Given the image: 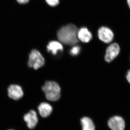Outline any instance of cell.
Returning a JSON list of instances; mask_svg holds the SVG:
<instances>
[{"instance_id": "cell-13", "label": "cell", "mask_w": 130, "mask_h": 130, "mask_svg": "<svg viewBox=\"0 0 130 130\" xmlns=\"http://www.w3.org/2000/svg\"><path fill=\"white\" fill-rule=\"evenodd\" d=\"M80 51H81V47L79 46H74L70 50V54L72 56H76L79 53Z\"/></svg>"}, {"instance_id": "cell-2", "label": "cell", "mask_w": 130, "mask_h": 130, "mask_svg": "<svg viewBox=\"0 0 130 130\" xmlns=\"http://www.w3.org/2000/svg\"><path fill=\"white\" fill-rule=\"evenodd\" d=\"M42 90L47 100L56 101L60 99L61 89L59 84L53 81H47L42 87Z\"/></svg>"}, {"instance_id": "cell-6", "label": "cell", "mask_w": 130, "mask_h": 130, "mask_svg": "<svg viewBox=\"0 0 130 130\" xmlns=\"http://www.w3.org/2000/svg\"><path fill=\"white\" fill-rule=\"evenodd\" d=\"M98 35L100 40L106 43L111 42L114 37L112 31L110 28L106 26H102L99 29Z\"/></svg>"}, {"instance_id": "cell-5", "label": "cell", "mask_w": 130, "mask_h": 130, "mask_svg": "<svg viewBox=\"0 0 130 130\" xmlns=\"http://www.w3.org/2000/svg\"><path fill=\"white\" fill-rule=\"evenodd\" d=\"M125 125L124 120L121 116H112L108 121V127L111 130H124Z\"/></svg>"}, {"instance_id": "cell-18", "label": "cell", "mask_w": 130, "mask_h": 130, "mask_svg": "<svg viewBox=\"0 0 130 130\" xmlns=\"http://www.w3.org/2000/svg\"><path fill=\"white\" fill-rule=\"evenodd\" d=\"M13 130V129H9V130Z\"/></svg>"}, {"instance_id": "cell-16", "label": "cell", "mask_w": 130, "mask_h": 130, "mask_svg": "<svg viewBox=\"0 0 130 130\" xmlns=\"http://www.w3.org/2000/svg\"><path fill=\"white\" fill-rule=\"evenodd\" d=\"M126 78L128 83L130 84V69L128 70L126 75Z\"/></svg>"}, {"instance_id": "cell-7", "label": "cell", "mask_w": 130, "mask_h": 130, "mask_svg": "<svg viewBox=\"0 0 130 130\" xmlns=\"http://www.w3.org/2000/svg\"><path fill=\"white\" fill-rule=\"evenodd\" d=\"M8 95L9 98L14 100H18L24 95V92L22 88L16 84L11 85L7 89Z\"/></svg>"}, {"instance_id": "cell-10", "label": "cell", "mask_w": 130, "mask_h": 130, "mask_svg": "<svg viewBox=\"0 0 130 130\" xmlns=\"http://www.w3.org/2000/svg\"><path fill=\"white\" fill-rule=\"evenodd\" d=\"M47 50L53 55H56L59 53L63 51V47L60 42L53 41L50 42L47 45Z\"/></svg>"}, {"instance_id": "cell-12", "label": "cell", "mask_w": 130, "mask_h": 130, "mask_svg": "<svg viewBox=\"0 0 130 130\" xmlns=\"http://www.w3.org/2000/svg\"><path fill=\"white\" fill-rule=\"evenodd\" d=\"M82 130H95L94 124L91 119L84 117L81 119Z\"/></svg>"}, {"instance_id": "cell-3", "label": "cell", "mask_w": 130, "mask_h": 130, "mask_svg": "<svg viewBox=\"0 0 130 130\" xmlns=\"http://www.w3.org/2000/svg\"><path fill=\"white\" fill-rule=\"evenodd\" d=\"M44 64V58L40 51L36 49L32 50L29 55L28 66L37 70L43 66Z\"/></svg>"}, {"instance_id": "cell-17", "label": "cell", "mask_w": 130, "mask_h": 130, "mask_svg": "<svg viewBox=\"0 0 130 130\" xmlns=\"http://www.w3.org/2000/svg\"><path fill=\"white\" fill-rule=\"evenodd\" d=\"M126 1H127V3L128 7H129V8L130 9V0H126Z\"/></svg>"}, {"instance_id": "cell-8", "label": "cell", "mask_w": 130, "mask_h": 130, "mask_svg": "<svg viewBox=\"0 0 130 130\" xmlns=\"http://www.w3.org/2000/svg\"><path fill=\"white\" fill-rule=\"evenodd\" d=\"M24 119L27 126L30 129L35 128L38 123L37 114L33 110H31L24 116Z\"/></svg>"}, {"instance_id": "cell-4", "label": "cell", "mask_w": 130, "mask_h": 130, "mask_svg": "<svg viewBox=\"0 0 130 130\" xmlns=\"http://www.w3.org/2000/svg\"><path fill=\"white\" fill-rule=\"evenodd\" d=\"M120 52V47L117 43H113L107 47L105 57V60L110 63L117 58Z\"/></svg>"}, {"instance_id": "cell-14", "label": "cell", "mask_w": 130, "mask_h": 130, "mask_svg": "<svg viewBox=\"0 0 130 130\" xmlns=\"http://www.w3.org/2000/svg\"><path fill=\"white\" fill-rule=\"evenodd\" d=\"M46 2L49 6L55 7L59 5V0H45Z\"/></svg>"}, {"instance_id": "cell-11", "label": "cell", "mask_w": 130, "mask_h": 130, "mask_svg": "<svg viewBox=\"0 0 130 130\" xmlns=\"http://www.w3.org/2000/svg\"><path fill=\"white\" fill-rule=\"evenodd\" d=\"M38 108L40 115L42 118L48 117L53 111L52 106L47 103L42 102L40 103Z\"/></svg>"}, {"instance_id": "cell-9", "label": "cell", "mask_w": 130, "mask_h": 130, "mask_svg": "<svg viewBox=\"0 0 130 130\" xmlns=\"http://www.w3.org/2000/svg\"><path fill=\"white\" fill-rule=\"evenodd\" d=\"M78 39L84 43H88L93 38L92 33L85 27H82L78 30L77 34Z\"/></svg>"}, {"instance_id": "cell-1", "label": "cell", "mask_w": 130, "mask_h": 130, "mask_svg": "<svg viewBox=\"0 0 130 130\" xmlns=\"http://www.w3.org/2000/svg\"><path fill=\"white\" fill-rule=\"evenodd\" d=\"M77 31L76 26L69 24L61 27L58 30L57 37L60 42L63 44L74 45L78 41L77 36Z\"/></svg>"}, {"instance_id": "cell-15", "label": "cell", "mask_w": 130, "mask_h": 130, "mask_svg": "<svg viewBox=\"0 0 130 130\" xmlns=\"http://www.w3.org/2000/svg\"><path fill=\"white\" fill-rule=\"evenodd\" d=\"M16 1L19 4L23 5L28 3L29 0H16Z\"/></svg>"}]
</instances>
